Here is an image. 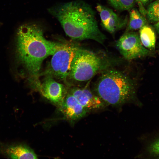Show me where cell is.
Here are the masks:
<instances>
[{
	"label": "cell",
	"mask_w": 159,
	"mask_h": 159,
	"mask_svg": "<svg viewBox=\"0 0 159 159\" xmlns=\"http://www.w3.org/2000/svg\"><path fill=\"white\" fill-rule=\"evenodd\" d=\"M62 44L46 39L42 29L36 24H25L19 27L16 37L17 56L29 73L33 86L40 82L39 77L44 60L52 55Z\"/></svg>",
	"instance_id": "6da1fadb"
},
{
	"label": "cell",
	"mask_w": 159,
	"mask_h": 159,
	"mask_svg": "<svg viewBox=\"0 0 159 159\" xmlns=\"http://www.w3.org/2000/svg\"><path fill=\"white\" fill-rule=\"evenodd\" d=\"M49 11L72 39H91L102 44L106 39L99 28L95 11L84 1L77 0L61 4Z\"/></svg>",
	"instance_id": "7a4b0ae2"
},
{
	"label": "cell",
	"mask_w": 159,
	"mask_h": 159,
	"mask_svg": "<svg viewBox=\"0 0 159 159\" xmlns=\"http://www.w3.org/2000/svg\"><path fill=\"white\" fill-rule=\"evenodd\" d=\"M102 72L97 82L95 91L97 95L105 104L120 106L135 98L134 84L127 75L110 68Z\"/></svg>",
	"instance_id": "3957f363"
},
{
	"label": "cell",
	"mask_w": 159,
	"mask_h": 159,
	"mask_svg": "<svg viewBox=\"0 0 159 159\" xmlns=\"http://www.w3.org/2000/svg\"><path fill=\"white\" fill-rule=\"evenodd\" d=\"M111 61L78 47L72 62L68 78L77 81H87L99 72L110 68L113 62Z\"/></svg>",
	"instance_id": "277c9868"
},
{
	"label": "cell",
	"mask_w": 159,
	"mask_h": 159,
	"mask_svg": "<svg viewBox=\"0 0 159 159\" xmlns=\"http://www.w3.org/2000/svg\"><path fill=\"white\" fill-rule=\"evenodd\" d=\"M78 47L62 43L61 47L52 55L49 64L40 75L56 78L66 82L70 73L72 62Z\"/></svg>",
	"instance_id": "5b68a950"
},
{
	"label": "cell",
	"mask_w": 159,
	"mask_h": 159,
	"mask_svg": "<svg viewBox=\"0 0 159 159\" xmlns=\"http://www.w3.org/2000/svg\"><path fill=\"white\" fill-rule=\"evenodd\" d=\"M116 45L120 54L127 60L146 57L153 53L143 45L138 34L133 31H126L118 40Z\"/></svg>",
	"instance_id": "8992f818"
},
{
	"label": "cell",
	"mask_w": 159,
	"mask_h": 159,
	"mask_svg": "<svg viewBox=\"0 0 159 159\" xmlns=\"http://www.w3.org/2000/svg\"><path fill=\"white\" fill-rule=\"evenodd\" d=\"M45 77L37 90L44 97L59 107L67 94L66 89L63 85L56 82L53 78Z\"/></svg>",
	"instance_id": "52a82bcc"
},
{
	"label": "cell",
	"mask_w": 159,
	"mask_h": 159,
	"mask_svg": "<svg viewBox=\"0 0 159 159\" xmlns=\"http://www.w3.org/2000/svg\"><path fill=\"white\" fill-rule=\"evenodd\" d=\"M96 9L99 13L103 27L110 33H114L127 24V17L120 16L109 8L98 4Z\"/></svg>",
	"instance_id": "ba28073f"
},
{
	"label": "cell",
	"mask_w": 159,
	"mask_h": 159,
	"mask_svg": "<svg viewBox=\"0 0 159 159\" xmlns=\"http://www.w3.org/2000/svg\"><path fill=\"white\" fill-rule=\"evenodd\" d=\"M83 107L88 110L104 107L106 104L97 95L87 88L74 87L68 92Z\"/></svg>",
	"instance_id": "9c48e42d"
},
{
	"label": "cell",
	"mask_w": 159,
	"mask_h": 159,
	"mask_svg": "<svg viewBox=\"0 0 159 159\" xmlns=\"http://www.w3.org/2000/svg\"><path fill=\"white\" fill-rule=\"evenodd\" d=\"M59 108L66 117L72 120H75L82 117L88 111L68 92Z\"/></svg>",
	"instance_id": "30bf717a"
},
{
	"label": "cell",
	"mask_w": 159,
	"mask_h": 159,
	"mask_svg": "<svg viewBox=\"0 0 159 159\" xmlns=\"http://www.w3.org/2000/svg\"><path fill=\"white\" fill-rule=\"evenodd\" d=\"M0 153L9 158L37 159L34 151L28 146L21 143L3 145L0 147Z\"/></svg>",
	"instance_id": "8fae6325"
},
{
	"label": "cell",
	"mask_w": 159,
	"mask_h": 159,
	"mask_svg": "<svg viewBox=\"0 0 159 159\" xmlns=\"http://www.w3.org/2000/svg\"><path fill=\"white\" fill-rule=\"evenodd\" d=\"M139 37L143 45L153 52L155 49L156 37L155 33L150 26L146 25L140 29Z\"/></svg>",
	"instance_id": "7c38bea8"
},
{
	"label": "cell",
	"mask_w": 159,
	"mask_h": 159,
	"mask_svg": "<svg viewBox=\"0 0 159 159\" xmlns=\"http://www.w3.org/2000/svg\"><path fill=\"white\" fill-rule=\"evenodd\" d=\"M135 9H131L130 12L129 22L126 31H133L140 29L147 25L145 18Z\"/></svg>",
	"instance_id": "4fadbf2b"
},
{
	"label": "cell",
	"mask_w": 159,
	"mask_h": 159,
	"mask_svg": "<svg viewBox=\"0 0 159 159\" xmlns=\"http://www.w3.org/2000/svg\"><path fill=\"white\" fill-rule=\"evenodd\" d=\"M115 9L119 11L130 10L133 7L135 0H107Z\"/></svg>",
	"instance_id": "5bb4252c"
},
{
	"label": "cell",
	"mask_w": 159,
	"mask_h": 159,
	"mask_svg": "<svg viewBox=\"0 0 159 159\" xmlns=\"http://www.w3.org/2000/svg\"><path fill=\"white\" fill-rule=\"evenodd\" d=\"M146 14L150 21L157 22L159 21V0H156L149 4Z\"/></svg>",
	"instance_id": "9a60e30c"
},
{
	"label": "cell",
	"mask_w": 159,
	"mask_h": 159,
	"mask_svg": "<svg viewBox=\"0 0 159 159\" xmlns=\"http://www.w3.org/2000/svg\"><path fill=\"white\" fill-rule=\"evenodd\" d=\"M146 150L149 157L159 158V135L148 143L146 147Z\"/></svg>",
	"instance_id": "2e32d148"
},
{
	"label": "cell",
	"mask_w": 159,
	"mask_h": 159,
	"mask_svg": "<svg viewBox=\"0 0 159 159\" xmlns=\"http://www.w3.org/2000/svg\"><path fill=\"white\" fill-rule=\"evenodd\" d=\"M153 0H135L139 6L140 12L143 14H145L146 11L145 9L143 6L149 3Z\"/></svg>",
	"instance_id": "e0dca14e"
},
{
	"label": "cell",
	"mask_w": 159,
	"mask_h": 159,
	"mask_svg": "<svg viewBox=\"0 0 159 159\" xmlns=\"http://www.w3.org/2000/svg\"><path fill=\"white\" fill-rule=\"evenodd\" d=\"M154 27L157 32L159 34V21L155 24Z\"/></svg>",
	"instance_id": "ac0fdd59"
}]
</instances>
